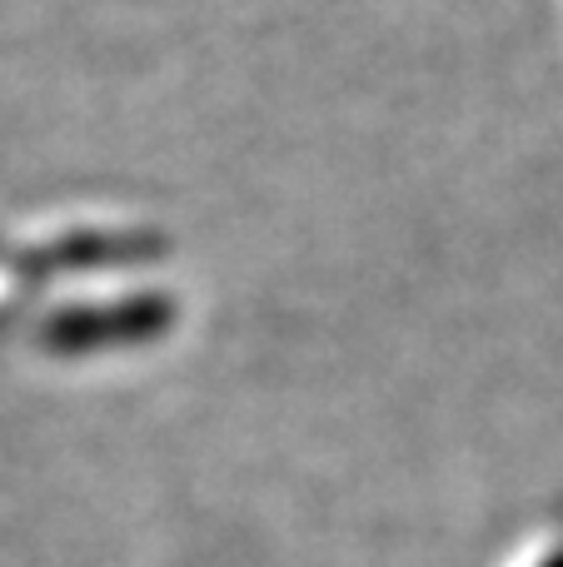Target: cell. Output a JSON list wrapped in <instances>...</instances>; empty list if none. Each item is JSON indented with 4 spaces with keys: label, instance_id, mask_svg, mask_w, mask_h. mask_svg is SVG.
I'll use <instances>...</instances> for the list:
<instances>
[{
    "label": "cell",
    "instance_id": "6da1fadb",
    "mask_svg": "<svg viewBox=\"0 0 563 567\" xmlns=\"http://www.w3.org/2000/svg\"><path fill=\"white\" fill-rule=\"evenodd\" d=\"M170 319H175V303L165 293H140V299H120L105 303V309H70L45 323V349L85 353L105 349V343H135L170 329Z\"/></svg>",
    "mask_w": 563,
    "mask_h": 567
},
{
    "label": "cell",
    "instance_id": "7a4b0ae2",
    "mask_svg": "<svg viewBox=\"0 0 563 567\" xmlns=\"http://www.w3.org/2000/svg\"><path fill=\"white\" fill-rule=\"evenodd\" d=\"M534 567H563V548H559V553H549V558H539Z\"/></svg>",
    "mask_w": 563,
    "mask_h": 567
}]
</instances>
